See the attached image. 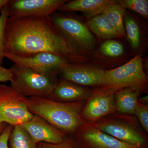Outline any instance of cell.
I'll return each mask as SVG.
<instances>
[{"instance_id": "6da1fadb", "label": "cell", "mask_w": 148, "mask_h": 148, "mask_svg": "<svg viewBox=\"0 0 148 148\" xmlns=\"http://www.w3.org/2000/svg\"><path fill=\"white\" fill-rule=\"evenodd\" d=\"M4 45V53L21 58L48 52L73 60L77 53L56 28L49 16L8 17Z\"/></svg>"}, {"instance_id": "7a4b0ae2", "label": "cell", "mask_w": 148, "mask_h": 148, "mask_svg": "<svg viewBox=\"0 0 148 148\" xmlns=\"http://www.w3.org/2000/svg\"><path fill=\"white\" fill-rule=\"evenodd\" d=\"M86 101L66 103L30 97L27 98V106L33 115L41 117L66 134H74L87 122L81 116Z\"/></svg>"}, {"instance_id": "3957f363", "label": "cell", "mask_w": 148, "mask_h": 148, "mask_svg": "<svg viewBox=\"0 0 148 148\" xmlns=\"http://www.w3.org/2000/svg\"><path fill=\"white\" fill-rule=\"evenodd\" d=\"M112 137L136 148H148V138L136 118L114 112L92 123Z\"/></svg>"}, {"instance_id": "277c9868", "label": "cell", "mask_w": 148, "mask_h": 148, "mask_svg": "<svg viewBox=\"0 0 148 148\" xmlns=\"http://www.w3.org/2000/svg\"><path fill=\"white\" fill-rule=\"evenodd\" d=\"M12 74L11 86L24 97L47 98L57 82L56 74L39 73L14 64L10 68Z\"/></svg>"}, {"instance_id": "5b68a950", "label": "cell", "mask_w": 148, "mask_h": 148, "mask_svg": "<svg viewBox=\"0 0 148 148\" xmlns=\"http://www.w3.org/2000/svg\"><path fill=\"white\" fill-rule=\"evenodd\" d=\"M147 81L143 69V59L138 55L116 69L105 71L100 85L102 88L115 92L128 87L141 90L147 84Z\"/></svg>"}, {"instance_id": "8992f818", "label": "cell", "mask_w": 148, "mask_h": 148, "mask_svg": "<svg viewBox=\"0 0 148 148\" xmlns=\"http://www.w3.org/2000/svg\"><path fill=\"white\" fill-rule=\"evenodd\" d=\"M56 28L77 52L78 50H90L95 40L86 26L76 18L53 12L49 16Z\"/></svg>"}, {"instance_id": "52a82bcc", "label": "cell", "mask_w": 148, "mask_h": 148, "mask_svg": "<svg viewBox=\"0 0 148 148\" xmlns=\"http://www.w3.org/2000/svg\"><path fill=\"white\" fill-rule=\"evenodd\" d=\"M34 115L27 108V97L11 86L0 85V122L13 126L21 125Z\"/></svg>"}, {"instance_id": "ba28073f", "label": "cell", "mask_w": 148, "mask_h": 148, "mask_svg": "<svg viewBox=\"0 0 148 148\" xmlns=\"http://www.w3.org/2000/svg\"><path fill=\"white\" fill-rule=\"evenodd\" d=\"M115 92L102 88L92 92L81 113L82 117L94 123L115 112Z\"/></svg>"}, {"instance_id": "9c48e42d", "label": "cell", "mask_w": 148, "mask_h": 148, "mask_svg": "<svg viewBox=\"0 0 148 148\" xmlns=\"http://www.w3.org/2000/svg\"><path fill=\"white\" fill-rule=\"evenodd\" d=\"M4 57L19 67L46 74H56L69 64V61L65 57L48 52L36 53L27 58L4 53Z\"/></svg>"}, {"instance_id": "30bf717a", "label": "cell", "mask_w": 148, "mask_h": 148, "mask_svg": "<svg viewBox=\"0 0 148 148\" xmlns=\"http://www.w3.org/2000/svg\"><path fill=\"white\" fill-rule=\"evenodd\" d=\"M67 2L65 0H12L8 4L9 17L48 16Z\"/></svg>"}, {"instance_id": "8fae6325", "label": "cell", "mask_w": 148, "mask_h": 148, "mask_svg": "<svg viewBox=\"0 0 148 148\" xmlns=\"http://www.w3.org/2000/svg\"><path fill=\"white\" fill-rule=\"evenodd\" d=\"M73 135L81 148H136L103 132L88 122Z\"/></svg>"}, {"instance_id": "7c38bea8", "label": "cell", "mask_w": 148, "mask_h": 148, "mask_svg": "<svg viewBox=\"0 0 148 148\" xmlns=\"http://www.w3.org/2000/svg\"><path fill=\"white\" fill-rule=\"evenodd\" d=\"M36 144H59L67 138L66 133L54 127L42 118L34 115L29 121L21 125Z\"/></svg>"}, {"instance_id": "4fadbf2b", "label": "cell", "mask_w": 148, "mask_h": 148, "mask_svg": "<svg viewBox=\"0 0 148 148\" xmlns=\"http://www.w3.org/2000/svg\"><path fill=\"white\" fill-rule=\"evenodd\" d=\"M61 78L84 86L100 85L105 71L98 67L68 64L59 71Z\"/></svg>"}, {"instance_id": "5bb4252c", "label": "cell", "mask_w": 148, "mask_h": 148, "mask_svg": "<svg viewBox=\"0 0 148 148\" xmlns=\"http://www.w3.org/2000/svg\"><path fill=\"white\" fill-rule=\"evenodd\" d=\"M91 92L76 84L61 78L57 81L52 92L46 98L62 103H73L87 101Z\"/></svg>"}, {"instance_id": "9a60e30c", "label": "cell", "mask_w": 148, "mask_h": 148, "mask_svg": "<svg viewBox=\"0 0 148 148\" xmlns=\"http://www.w3.org/2000/svg\"><path fill=\"white\" fill-rule=\"evenodd\" d=\"M114 1L75 0L66 2L58 10L61 12L81 11L90 18L102 13L106 7Z\"/></svg>"}, {"instance_id": "2e32d148", "label": "cell", "mask_w": 148, "mask_h": 148, "mask_svg": "<svg viewBox=\"0 0 148 148\" xmlns=\"http://www.w3.org/2000/svg\"><path fill=\"white\" fill-rule=\"evenodd\" d=\"M140 90L138 88L128 87L116 91L114 93L116 112L128 115L134 114Z\"/></svg>"}, {"instance_id": "e0dca14e", "label": "cell", "mask_w": 148, "mask_h": 148, "mask_svg": "<svg viewBox=\"0 0 148 148\" xmlns=\"http://www.w3.org/2000/svg\"><path fill=\"white\" fill-rule=\"evenodd\" d=\"M117 2L114 1L107 6L102 15L108 20L111 26L119 34L121 37L126 36L123 23L125 10Z\"/></svg>"}, {"instance_id": "ac0fdd59", "label": "cell", "mask_w": 148, "mask_h": 148, "mask_svg": "<svg viewBox=\"0 0 148 148\" xmlns=\"http://www.w3.org/2000/svg\"><path fill=\"white\" fill-rule=\"evenodd\" d=\"M88 28L97 36L103 39L120 37L103 15H98L90 18L86 23Z\"/></svg>"}, {"instance_id": "d6986e66", "label": "cell", "mask_w": 148, "mask_h": 148, "mask_svg": "<svg viewBox=\"0 0 148 148\" xmlns=\"http://www.w3.org/2000/svg\"><path fill=\"white\" fill-rule=\"evenodd\" d=\"M8 142L9 148H37V144L21 125L14 126Z\"/></svg>"}, {"instance_id": "ffe728a7", "label": "cell", "mask_w": 148, "mask_h": 148, "mask_svg": "<svg viewBox=\"0 0 148 148\" xmlns=\"http://www.w3.org/2000/svg\"><path fill=\"white\" fill-rule=\"evenodd\" d=\"M124 23L125 30L127 33V38L133 48L137 49L140 43V32L138 24L130 15L125 17Z\"/></svg>"}, {"instance_id": "44dd1931", "label": "cell", "mask_w": 148, "mask_h": 148, "mask_svg": "<svg viewBox=\"0 0 148 148\" xmlns=\"http://www.w3.org/2000/svg\"><path fill=\"white\" fill-rule=\"evenodd\" d=\"M117 1L124 9L127 8L134 11L147 19V0H121Z\"/></svg>"}, {"instance_id": "7402d4cb", "label": "cell", "mask_w": 148, "mask_h": 148, "mask_svg": "<svg viewBox=\"0 0 148 148\" xmlns=\"http://www.w3.org/2000/svg\"><path fill=\"white\" fill-rule=\"evenodd\" d=\"M100 50L103 55L110 57H115L121 56L124 53V48L116 41L108 40L101 45Z\"/></svg>"}, {"instance_id": "603a6c76", "label": "cell", "mask_w": 148, "mask_h": 148, "mask_svg": "<svg viewBox=\"0 0 148 148\" xmlns=\"http://www.w3.org/2000/svg\"><path fill=\"white\" fill-rule=\"evenodd\" d=\"M8 4L3 8L0 14V65L1 66L5 58L4 45L5 31L9 17V9Z\"/></svg>"}, {"instance_id": "cb8c5ba5", "label": "cell", "mask_w": 148, "mask_h": 148, "mask_svg": "<svg viewBox=\"0 0 148 148\" xmlns=\"http://www.w3.org/2000/svg\"><path fill=\"white\" fill-rule=\"evenodd\" d=\"M134 115L140 122V125L146 133L148 132V106L138 102Z\"/></svg>"}, {"instance_id": "d4e9b609", "label": "cell", "mask_w": 148, "mask_h": 148, "mask_svg": "<svg viewBox=\"0 0 148 148\" xmlns=\"http://www.w3.org/2000/svg\"><path fill=\"white\" fill-rule=\"evenodd\" d=\"M37 148H81L75 137L66 138L62 143L50 144L45 143H38Z\"/></svg>"}, {"instance_id": "484cf974", "label": "cell", "mask_w": 148, "mask_h": 148, "mask_svg": "<svg viewBox=\"0 0 148 148\" xmlns=\"http://www.w3.org/2000/svg\"><path fill=\"white\" fill-rule=\"evenodd\" d=\"M14 126L8 124L0 135V148H9L8 141Z\"/></svg>"}, {"instance_id": "4316f807", "label": "cell", "mask_w": 148, "mask_h": 148, "mask_svg": "<svg viewBox=\"0 0 148 148\" xmlns=\"http://www.w3.org/2000/svg\"><path fill=\"white\" fill-rule=\"evenodd\" d=\"M12 74L10 69H6L0 65V82H11Z\"/></svg>"}, {"instance_id": "83f0119b", "label": "cell", "mask_w": 148, "mask_h": 148, "mask_svg": "<svg viewBox=\"0 0 148 148\" xmlns=\"http://www.w3.org/2000/svg\"><path fill=\"white\" fill-rule=\"evenodd\" d=\"M9 0H0V11L8 3Z\"/></svg>"}, {"instance_id": "f1b7e54d", "label": "cell", "mask_w": 148, "mask_h": 148, "mask_svg": "<svg viewBox=\"0 0 148 148\" xmlns=\"http://www.w3.org/2000/svg\"><path fill=\"white\" fill-rule=\"evenodd\" d=\"M7 125V123H5L0 122V135Z\"/></svg>"}, {"instance_id": "f546056e", "label": "cell", "mask_w": 148, "mask_h": 148, "mask_svg": "<svg viewBox=\"0 0 148 148\" xmlns=\"http://www.w3.org/2000/svg\"><path fill=\"white\" fill-rule=\"evenodd\" d=\"M148 96L144 97V98H141V99L138 100V102H140V103H143V104H146L148 102Z\"/></svg>"}]
</instances>
